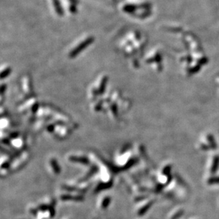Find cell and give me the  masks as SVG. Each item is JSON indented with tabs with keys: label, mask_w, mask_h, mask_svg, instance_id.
<instances>
[{
	"label": "cell",
	"mask_w": 219,
	"mask_h": 219,
	"mask_svg": "<svg viewBox=\"0 0 219 219\" xmlns=\"http://www.w3.org/2000/svg\"><path fill=\"white\" fill-rule=\"evenodd\" d=\"M152 204H153V202H148V203L147 204H146V206H143V208H141V209H140L139 212H138V214H139L140 216H141V215H143V213H146V212L147 211L148 209H149L150 207L151 206H152Z\"/></svg>",
	"instance_id": "4"
},
{
	"label": "cell",
	"mask_w": 219,
	"mask_h": 219,
	"mask_svg": "<svg viewBox=\"0 0 219 219\" xmlns=\"http://www.w3.org/2000/svg\"><path fill=\"white\" fill-rule=\"evenodd\" d=\"M201 148H202V149L203 150H209L211 149L210 146H206V145H205V144H202V145H201Z\"/></svg>",
	"instance_id": "11"
},
{
	"label": "cell",
	"mask_w": 219,
	"mask_h": 219,
	"mask_svg": "<svg viewBox=\"0 0 219 219\" xmlns=\"http://www.w3.org/2000/svg\"><path fill=\"white\" fill-rule=\"evenodd\" d=\"M176 178H177V182H178L179 184H182V185H186V183L184 182H183V179H182V178H181L178 175V174H177L176 175Z\"/></svg>",
	"instance_id": "10"
},
{
	"label": "cell",
	"mask_w": 219,
	"mask_h": 219,
	"mask_svg": "<svg viewBox=\"0 0 219 219\" xmlns=\"http://www.w3.org/2000/svg\"><path fill=\"white\" fill-rule=\"evenodd\" d=\"M15 141H20V142H19V143H22V142H21V141H21V139H19V138H18V139H17V138H16V139L15 140ZM13 144H14V146H15L16 148H17V147H16V146H19V143H17V142L14 143H13Z\"/></svg>",
	"instance_id": "12"
},
{
	"label": "cell",
	"mask_w": 219,
	"mask_h": 219,
	"mask_svg": "<svg viewBox=\"0 0 219 219\" xmlns=\"http://www.w3.org/2000/svg\"><path fill=\"white\" fill-rule=\"evenodd\" d=\"M207 139H208V141L209 143V145H210V147L211 149H216L217 148V145L216 143L215 140H214L213 136L212 135H208L207 136Z\"/></svg>",
	"instance_id": "3"
},
{
	"label": "cell",
	"mask_w": 219,
	"mask_h": 219,
	"mask_svg": "<svg viewBox=\"0 0 219 219\" xmlns=\"http://www.w3.org/2000/svg\"><path fill=\"white\" fill-rule=\"evenodd\" d=\"M209 184H219V177H212L208 179Z\"/></svg>",
	"instance_id": "6"
},
{
	"label": "cell",
	"mask_w": 219,
	"mask_h": 219,
	"mask_svg": "<svg viewBox=\"0 0 219 219\" xmlns=\"http://www.w3.org/2000/svg\"><path fill=\"white\" fill-rule=\"evenodd\" d=\"M11 72V68L9 67H5L4 68H2L1 70V78L4 79V77H6L8 75L10 74Z\"/></svg>",
	"instance_id": "5"
},
{
	"label": "cell",
	"mask_w": 219,
	"mask_h": 219,
	"mask_svg": "<svg viewBox=\"0 0 219 219\" xmlns=\"http://www.w3.org/2000/svg\"><path fill=\"white\" fill-rule=\"evenodd\" d=\"M109 204V197H106V199L101 202V206L106 207Z\"/></svg>",
	"instance_id": "9"
},
{
	"label": "cell",
	"mask_w": 219,
	"mask_h": 219,
	"mask_svg": "<svg viewBox=\"0 0 219 219\" xmlns=\"http://www.w3.org/2000/svg\"><path fill=\"white\" fill-rule=\"evenodd\" d=\"M184 213V211L183 210H179V211H177L174 215H173V216L171 218V219H179L180 217H182L183 216Z\"/></svg>",
	"instance_id": "8"
},
{
	"label": "cell",
	"mask_w": 219,
	"mask_h": 219,
	"mask_svg": "<svg viewBox=\"0 0 219 219\" xmlns=\"http://www.w3.org/2000/svg\"><path fill=\"white\" fill-rule=\"evenodd\" d=\"M94 38L92 36H87L85 38L82 39L80 42L77 43L75 47H73L70 50L68 53L69 57H70V58L76 57L79 54L81 53L83 50H85L88 46H90V44H92L94 42Z\"/></svg>",
	"instance_id": "1"
},
{
	"label": "cell",
	"mask_w": 219,
	"mask_h": 219,
	"mask_svg": "<svg viewBox=\"0 0 219 219\" xmlns=\"http://www.w3.org/2000/svg\"><path fill=\"white\" fill-rule=\"evenodd\" d=\"M219 167V156L216 155L213 157V163H212L211 168V173L212 174H216L218 171V169Z\"/></svg>",
	"instance_id": "2"
},
{
	"label": "cell",
	"mask_w": 219,
	"mask_h": 219,
	"mask_svg": "<svg viewBox=\"0 0 219 219\" xmlns=\"http://www.w3.org/2000/svg\"><path fill=\"white\" fill-rule=\"evenodd\" d=\"M171 169H172V166L167 165L164 169H163V172H162L163 174L167 176V177L169 175H170L171 174Z\"/></svg>",
	"instance_id": "7"
}]
</instances>
